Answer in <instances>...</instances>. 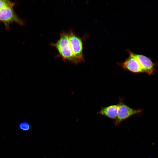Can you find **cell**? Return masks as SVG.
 I'll return each mask as SVG.
<instances>
[{
    "instance_id": "cell-5",
    "label": "cell",
    "mask_w": 158,
    "mask_h": 158,
    "mask_svg": "<svg viewBox=\"0 0 158 158\" xmlns=\"http://www.w3.org/2000/svg\"><path fill=\"white\" fill-rule=\"evenodd\" d=\"M127 51L129 54V57L123 62L118 63V65L123 69L134 73L144 72L138 61L133 56V52L129 50Z\"/></svg>"
},
{
    "instance_id": "cell-6",
    "label": "cell",
    "mask_w": 158,
    "mask_h": 158,
    "mask_svg": "<svg viewBox=\"0 0 158 158\" xmlns=\"http://www.w3.org/2000/svg\"><path fill=\"white\" fill-rule=\"evenodd\" d=\"M133 55L140 63L144 72L150 75L154 71V64L151 60L143 55L136 54L133 52Z\"/></svg>"
},
{
    "instance_id": "cell-8",
    "label": "cell",
    "mask_w": 158,
    "mask_h": 158,
    "mask_svg": "<svg viewBox=\"0 0 158 158\" xmlns=\"http://www.w3.org/2000/svg\"><path fill=\"white\" fill-rule=\"evenodd\" d=\"M19 128L23 131H28L30 129V125L27 122H23L19 125Z\"/></svg>"
},
{
    "instance_id": "cell-1",
    "label": "cell",
    "mask_w": 158,
    "mask_h": 158,
    "mask_svg": "<svg viewBox=\"0 0 158 158\" xmlns=\"http://www.w3.org/2000/svg\"><path fill=\"white\" fill-rule=\"evenodd\" d=\"M51 45L57 51L59 55L64 61L77 64L78 61L74 57L71 48L68 38V32L63 31L60 35L59 40Z\"/></svg>"
},
{
    "instance_id": "cell-4",
    "label": "cell",
    "mask_w": 158,
    "mask_h": 158,
    "mask_svg": "<svg viewBox=\"0 0 158 158\" xmlns=\"http://www.w3.org/2000/svg\"><path fill=\"white\" fill-rule=\"evenodd\" d=\"M118 105V110L116 119L114 120V124L118 126L121 122L134 115L140 113V109L132 108L126 104L122 99H120Z\"/></svg>"
},
{
    "instance_id": "cell-2",
    "label": "cell",
    "mask_w": 158,
    "mask_h": 158,
    "mask_svg": "<svg viewBox=\"0 0 158 158\" xmlns=\"http://www.w3.org/2000/svg\"><path fill=\"white\" fill-rule=\"evenodd\" d=\"M68 38L73 55L78 63L84 61L82 39L72 31L68 32Z\"/></svg>"
},
{
    "instance_id": "cell-7",
    "label": "cell",
    "mask_w": 158,
    "mask_h": 158,
    "mask_svg": "<svg viewBox=\"0 0 158 158\" xmlns=\"http://www.w3.org/2000/svg\"><path fill=\"white\" fill-rule=\"evenodd\" d=\"M118 110L117 104L102 107L97 114L114 120L116 118Z\"/></svg>"
},
{
    "instance_id": "cell-3",
    "label": "cell",
    "mask_w": 158,
    "mask_h": 158,
    "mask_svg": "<svg viewBox=\"0 0 158 158\" xmlns=\"http://www.w3.org/2000/svg\"><path fill=\"white\" fill-rule=\"evenodd\" d=\"M13 7L7 6L0 9V22L4 24L7 29L9 28L10 24L13 23L20 25L24 24L15 12Z\"/></svg>"
},
{
    "instance_id": "cell-9",
    "label": "cell",
    "mask_w": 158,
    "mask_h": 158,
    "mask_svg": "<svg viewBox=\"0 0 158 158\" xmlns=\"http://www.w3.org/2000/svg\"><path fill=\"white\" fill-rule=\"evenodd\" d=\"M15 5L14 3L9 0H0V9L7 6H14Z\"/></svg>"
}]
</instances>
